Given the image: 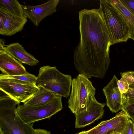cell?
Instances as JSON below:
<instances>
[{
	"label": "cell",
	"mask_w": 134,
	"mask_h": 134,
	"mask_svg": "<svg viewBox=\"0 0 134 134\" xmlns=\"http://www.w3.org/2000/svg\"><path fill=\"white\" fill-rule=\"evenodd\" d=\"M99 8L103 18L112 45L126 42L131 34L125 16L111 0H100Z\"/></svg>",
	"instance_id": "obj_2"
},
{
	"label": "cell",
	"mask_w": 134,
	"mask_h": 134,
	"mask_svg": "<svg viewBox=\"0 0 134 134\" xmlns=\"http://www.w3.org/2000/svg\"><path fill=\"white\" fill-rule=\"evenodd\" d=\"M68 107L75 115L86 112L90 100L95 97L96 89L84 75L79 74L72 80Z\"/></svg>",
	"instance_id": "obj_5"
},
{
	"label": "cell",
	"mask_w": 134,
	"mask_h": 134,
	"mask_svg": "<svg viewBox=\"0 0 134 134\" xmlns=\"http://www.w3.org/2000/svg\"><path fill=\"white\" fill-rule=\"evenodd\" d=\"M118 86L122 95L126 93L129 89V86L124 79L122 77L117 82Z\"/></svg>",
	"instance_id": "obj_22"
},
{
	"label": "cell",
	"mask_w": 134,
	"mask_h": 134,
	"mask_svg": "<svg viewBox=\"0 0 134 134\" xmlns=\"http://www.w3.org/2000/svg\"><path fill=\"white\" fill-rule=\"evenodd\" d=\"M72 80L71 76L62 73L56 66L46 65L40 68L36 85L67 98L70 95Z\"/></svg>",
	"instance_id": "obj_4"
},
{
	"label": "cell",
	"mask_w": 134,
	"mask_h": 134,
	"mask_svg": "<svg viewBox=\"0 0 134 134\" xmlns=\"http://www.w3.org/2000/svg\"><path fill=\"white\" fill-rule=\"evenodd\" d=\"M59 2V0H50L38 5H22L24 16L38 26L44 18L56 12Z\"/></svg>",
	"instance_id": "obj_8"
},
{
	"label": "cell",
	"mask_w": 134,
	"mask_h": 134,
	"mask_svg": "<svg viewBox=\"0 0 134 134\" xmlns=\"http://www.w3.org/2000/svg\"><path fill=\"white\" fill-rule=\"evenodd\" d=\"M88 134H109L105 121L101 122L97 125L88 131Z\"/></svg>",
	"instance_id": "obj_18"
},
{
	"label": "cell",
	"mask_w": 134,
	"mask_h": 134,
	"mask_svg": "<svg viewBox=\"0 0 134 134\" xmlns=\"http://www.w3.org/2000/svg\"><path fill=\"white\" fill-rule=\"evenodd\" d=\"M122 110H123L134 122V104L123 105Z\"/></svg>",
	"instance_id": "obj_21"
},
{
	"label": "cell",
	"mask_w": 134,
	"mask_h": 134,
	"mask_svg": "<svg viewBox=\"0 0 134 134\" xmlns=\"http://www.w3.org/2000/svg\"><path fill=\"white\" fill-rule=\"evenodd\" d=\"M0 78H9L15 79L36 86V84L37 76L29 72L24 75L14 76H8L1 74L0 75Z\"/></svg>",
	"instance_id": "obj_17"
},
{
	"label": "cell",
	"mask_w": 134,
	"mask_h": 134,
	"mask_svg": "<svg viewBox=\"0 0 134 134\" xmlns=\"http://www.w3.org/2000/svg\"><path fill=\"white\" fill-rule=\"evenodd\" d=\"M27 20L24 16L15 15L7 11L6 20L0 34L5 36L13 35L23 30Z\"/></svg>",
	"instance_id": "obj_12"
},
{
	"label": "cell",
	"mask_w": 134,
	"mask_h": 134,
	"mask_svg": "<svg viewBox=\"0 0 134 134\" xmlns=\"http://www.w3.org/2000/svg\"><path fill=\"white\" fill-rule=\"evenodd\" d=\"M109 134H121V133L114 131L110 132Z\"/></svg>",
	"instance_id": "obj_30"
},
{
	"label": "cell",
	"mask_w": 134,
	"mask_h": 134,
	"mask_svg": "<svg viewBox=\"0 0 134 134\" xmlns=\"http://www.w3.org/2000/svg\"><path fill=\"white\" fill-rule=\"evenodd\" d=\"M123 106L134 104V89L129 88L127 92L122 95Z\"/></svg>",
	"instance_id": "obj_19"
},
{
	"label": "cell",
	"mask_w": 134,
	"mask_h": 134,
	"mask_svg": "<svg viewBox=\"0 0 134 134\" xmlns=\"http://www.w3.org/2000/svg\"><path fill=\"white\" fill-rule=\"evenodd\" d=\"M120 74L121 77H123L127 83L129 88L134 89V71H129Z\"/></svg>",
	"instance_id": "obj_20"
},
{
	"label": "cell",
	"mask_w": 134,
	"mask_h": 134,
	"mask_svg": "<svg viewBox=\"0 0 134 134\" xmlns=\"http://www.w3.org/2000/svg\"><path fill=\"white\" fill-rule=\"evenodd\" d=\"M5 50L21 63L33 66L39 62L31 54L27 52L18 42L13 43L5 46Z\"/></svg>",
	"instance_id": "obj_13"
},
{
	"label": "cell",
	"mask_w": 134,
	"mask_h": 134,
	"mask_svg": "<svg viewBox=\"0 0 134 134\" xmlns=\"http://www.w3.org/2000/svg\"><path fill=\"white\" fill-rule=\"evenodd\" d=\"M117 8L122 13L127 21L130 29V38L134 41V15L123 5L120 0H111Z\"/></svg>",
	"instance_id": "obj_16"
},
{
	"label": "cell",
	"mask_w": 134,
	"mask_h": 134,
	"mask_svg": "<svg viewBox=\"0 0 134 134\" xmlns=\"http://www.w3.org/2000/svg\"><path fill=\"white\" fill-rule=\"evenodd\" d=\"M121 134H134V122L130 119Z\"/></svg>",
	"instance_id": "obj_23"
},
{
	"label": "cell",
	"mask_w": 134,
	"mask_h": 134,
	"mask_svg": "<svg viewBox=\"0 0 134 134\" xmlns=\"http://www.w3.org/2000/svg\"><path fill=\"white\" fill-rule=\"evenodd\" d=\"M76 134H88L87 131H84L81 132Z\"/></svg>",
	"instance_id": "obj_29"
},
{
	"label": "cell",
	"mask_w": 134,
	"mask_h": 134,
	"mask_svg": "<svg viewBox=\"0 0 134 134\" xmlns=\"http://www.w3.org/2000/svg\"><path fill=\"white\" fill-rule=\"evenodd\" d=\"M5 42L4 40L0 39V51H5Z\"/></svg>",
	"instance_id": "obj_27"
},
{
	"label": "cell",
	"mask_w": 134,
	"mask_h": 134,
	"mask_svg": "<svg viewBox=\"0 0 134 134\" xmlns=\"http://www.w3.org/2000/svg\"><path fill=\"white\" fill-rule=\"evenodd\" d=\"M7 16V11L0 8V31L3 29L6 21Z\"/></svg>",
	"instance_id": "obj_25"
},
{
	"label": "cell",
	"mask_w": 134,
	"mask_h": 134,
	"mask_svg": "<svg viewBox=\"0 0 134 134\" xmlns=\"http://www.w3.org/2000/svg\"><path fill=\"white\" fill-rule=\"evenodd\" d=\"M38 88L33 96L24 103L25 105L34 106L47 103L57 95L41 86Z\"/></svg>",
	"instance_id": "obj_14"
},
{
	"label": "cell",
	"mask_w": 134,
	"mask_h": 134,
	"mask_svg": "<svg viewBox=\"0 0 134 134\" xmlns=\"http://www.w3.org/2000/svg\"><path fill=\"white\" fill-rule=\"evenodd\" d=\"M0 134H7L4 130L0 127Z\"/></svg>",
	"instance_id": "obj_28"
},
{
	"label": "cell",
	"mask_w": 134,
	"mask_h": 134,
	"mask_svg": "<svg viewBox=\"0 0 134 134\" xmlns=\"http://www.w3.org/2000/svg\"><path fill=\"white\" fill-rule=\"evenodd\" d=\"M33 134H51V133L50 131L42 129H34Z\"/></svg>",
	"instance_id": "obj_26"
},
{
	"label": "cell",
	"mask_w": 134,
	"mask_h": 134,
	"mask_svg": "<svg viewBox=\"0 0 134 134\" xmlns=\"http://www.w3.org/2000/svg\"><path fill=\"white\" fill-rule=\"evenodd\" d=\"M0 8L17 16H24L22 5L17 0H0Z\"/></svg>",
	"instance_id": "obj_15"
},
{
	"label": "cell",
	"mask_w": 134,
	"mask_h": 134,
	"mask_svg": "<svg viewBox=\"0 0 134 134\" xmlns=\"http://www.w3.org/2000/svg\"><path fill=\"white\" fill-rule=\"evenodd\" d=\"M118 80L114 75L110 81L103 89L106 98V104L113 113H116L122 110L123 107L122 95L117 83Z\"/></svg>",
	"instance_id": "obj_10"
},
{
	"label": "cell",
	"mask_w": 134,
	"mask_h": 134,
	"mask_svg": "<svg viewBox=\"0 0 134 134\" xmlns=\"http://www.w3.org/2000/svg\"><path fill=\"white\" fill-rule=\"evenodd\" d=\"M80 39L74 63L80 74L102 79L110 64L111 41L99 9H84L79 13Z\"/></svg>",
	"instance_id": "obj_1"
},
{
	"label": "cell",
	"mask_w": 134,
	"mask_h": 134,
	"mask_svg": "<svg viewBox=\"0 0 134 134\" xmlns=\"http://www.w3.org/2000/svg\"><path fill=\"white\" fill-rule=\"evenodd\" d=\"M38 87L17 79L0 78V90L19 104L32 97Z\"/></svg>",
	"instance_id": "obj_7"
},
{
	"label": "cell",
	"mask_w": 134,
	"mask_h": 134,
	"mask_svg": "<svg viewBox=\"0 0 134 134\" xmlns=\"http://www.w3.org/2000/svg\"><path fill=\"white\" fill-rule=\"evenodd\" d=\"M0 69L2 74L8 76L22 75L28 73L20 62L5 51H0Z\"/></svg>",
	"instance_id": "obj_11"
},
{
	"label": "cell",
	"mask_w": 134,
	"mask_h": 134,
	"mask_svg": "<svg viewBox=\"0 0 134 134\" xmlns=\"http://www.w3.org/2000/svg\"><path fill=\"white\" fill-rule=\"evenodd\" d=\"M125 7L134 15V0H120Z\"/></svg>",
	"instance_id": "obj_24"
},
{
	"label": "cell",
	"mask_w": 134,
	"mask_h": 134,
	"mask_svg": "<svg viewBox=\"0 0 134 134\" xmlns=\"http://www.w3.org/2000/svg\"><path fill=\"white\" fill-rule=\"evenodd\" d=\"M19 104L7 95L0 96V127L7 134H33V123H25L15 113Z\"/></svg>",
	"instance_id": "obj_3"
},
{
	"label": "cell",
	"mask_w": 134,
	"mask_h": 134,
	"mask_svg": "<svg viewBox=\"0 0 134 134\" xmlns=\"http://www.w3.org/2000/svg\"><path fill=\"white\" fill-rule=\"evenodd\" d=\"M106 104V103L99 102L95 97L92 98L90 101L87 111L75 115V128H83L102 118L104 113V108Z\"/></svg>",
	"instance_id": "obj_9"
},
{
	"label": "cell",
	"mask_w": 134,
	"mask_h": 134,
	"mask_svg": "<svg viewBox=\"0 0 134 134\" xmlns=\"http://www.w3.org/2000/svg\"><path fill=\"white\" fill-rule=\"evenodd\" d=\"M62 97L57 95L49 102L40 105H19L15 113L24 122L28 124L46 119H49L62 109Z\"/></svg>",
	"instance_id": "obj_6"
}]
</instances>
